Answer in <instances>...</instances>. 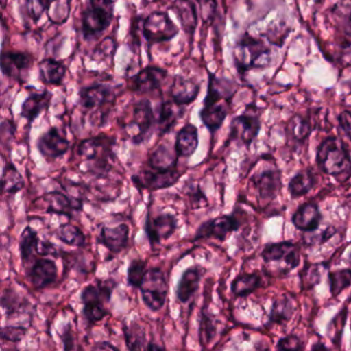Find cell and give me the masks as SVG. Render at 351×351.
<instances>
[{
	"instance_id": "obj_1",
	"label": "cell",
	"mask_w": 351,
	"mask_h": 351,
	"mask_svg": "<svg viewBox=\"0 0 351 351\" xmlns=\"http://www.w3.org/2000/svg\"><path fill=\"white\" fill-rule=\"evenodd\" d=\"M316 162L324 173L339 182H347L351 178L350 155L345 143L338 137H328L320 143Z\"/></svg>"
},
{
	"instance_id": "obj_2",
	"label": "cell",
	"mask_w": 351,
	"mask_h": 351,
	"mask_svg": "<svg viewBox=\"0 0 351 351\" xmlns=\"http://www.w3.org/2000/svg\"><path fill=\"white\" fill-rule=\"evenodd\" d=\"M114 0H87L82 13V32L86 40L101 36L112 24Z\"/></svg>"
},
{
	"instance_id": "obj_3",
	"label": "cell",
	"mask_w": 351,
	"mask_h": 351,
	"mask_svg": "<svg viewBox=\"0 0 351 351\" xmlns=\"http://www.w3.org/2000/svg\"><path fill=\"white\" fill-rule=\"evenodd\" d=\"M156 117L149 100L141 99L132 104L130 119L123 124L126 134L134 145L145 143L153 134Z\"/></svg>"
},
{
	"instance_id": "obj_4",
	"label": "cell",
	"mask_w": 351,
	"mask_h": 351,
	"mask_svg": "<svg viewBox=\"0 0 351 351\" xmlns=\"http://www.w3.org/2000/svg\"><path fill=\"white\" fill-rule=\"evenodd\" d=\"M269 54L270 50L265 46L264 43L246 34L236 45L234 62L237 71L243 73L250 69H260L269 65Z\"/></svg>"
},
{
	"instance_id": "obj_5",
	"label": "cell",
	"mask_w": 351,
	"mask_h": 351,
	"mask_svg": "<svg viewBox=\"0 0 351 351\" xmlns=\"http://www.w3.org/2000/svg\"><path fill=\"white\" fill-rule=\"evenodd\" d=\"M143 303L151 311H160L167 300L168 285L165 273L160 268L147 269V274L141 287Z\"/></svg>"
},
{
	"instance_id": "obj_6",
	"label": "cell",
	"mask_w": 351,
	"mask_h": 351,
	"mask_svg": "<svg viewBox=\"0 0 351 351\" xmlns=\"http://www.w3.org/2000/svg\"><path fill=\"white\" fill-rule=\"evenodd\" d=\"M180 32V28L170 19L166 12H154L149 14L143 25V34L149 48L153 45L169 42Z\"/></svg>"
},
{
	"instance_id": "obj_7",
	"label": "cell",
	"mask_w": 351,
	"mask_h": 351,
	"mask_svg": "<svg viewBox=\"0 0 351 351\" xmlns=\"http://www.w3.org/2000/svg\"><path fill=\"white\" fill-rule=\"evenodd\" d=\"M260 129V110L254 104H248L240 116L232 120L230 139L240 141L248 147L258 136Z\"/></svg>"
},
{
	"instance_id": "obj_8",
	"label": "cell",
	"mask_w": 351,
	"mask_h": 351,
	"mask_svg": "<svg viewBox=\"0 0 351 351\" xmlns=\"http://www.w3.org/2000/svg\"><path fill=\"white\" fill-rule=\"evenodd\" d=\"M182 174L184 172L180 171L178 166L169 169H153L149 167L137 176H133L131 180L137 188L163 190L178 184Z\"/></svg>"
},
{
	"instance_id": "obj_9",
	"label": "cell",
	"mask_w": 351,
	"mask_h": 351,
	"mask_svg": "<svg viewBox=\"0 0 351 351\" xmlns=\"http://www.w3.org/2000/svg\"><path fill=\"white\" fill-rule=\"evenodd\" d=\"M114 139L101 134L84 139L77 147V154L87 161H94L99 168H108V159L112 155Z\"/></svg>"
},
{
	"instance_id": "obj_10",
	"label": "cell",
	"mask_w": 351,
	"mask_h": 351,
	"mask_svg": "<svg viewBox=\"0 0 351 351\" xmlns=\"http://www.w3.org/2000/svg\"><path fill=\"white\" fill-rule=\"evenodd\" d=\"M178 228V219L172 213H159L157 217H152L151 213H147L145 230L152 246L169 239Z\"/></svg>"
},
{
	"instance_id": "obj_11",
	"label": "cell",
	"mask_w": 351,
	"mask_h": 351,
	"mask_svg": "<svg viewBox=\"0 0 351 351\" xmlns=\"http://www.w3.org/2000/svg\"><path fill=\"white\" fill-rule=\"evenodd\" d=\"M116 90L106 84H96L79 92V104L85 110L110 108L116 100Z\"/></svg>"
},
{
	"instance_id": "obj_12",
	"label": "cell",
	"mask_w": 351,
	"mask_h": 351,
	"mask_svg": "<svg viewBox=\"0 0 351 351\" xmlns=\"http://www.w3.org/2000/svg\"><path fill=\"white\" fill-rule=\"evenodd\" d=\"M240 223L234 215H221L204 221L197 230L195 240L213 238L225 241L228 235L239 229Z\"/></svg>"
},
{
	"instance_id": "obj_13",
	"label": "cell",
	"mask_w": 351,
	"mask_h": 351,
	"mask_svg": "<svg viewBox=\"0 0 351 351\" xmlns=\"http://www.w3.org/2000/svg\"><path fill=\"white\" fill-rule=\"evenodd\" d=\"M36 147L47 161L52 162L69 152L71 143L57 127H52L38 139Z\"/></svg>"
},
{
	"instance_id": "obj_14",
	"label": "cell",
	"mask_w": 351,
	"mask_h": 351,
	"mask_svg": "<svg viewBox=\"0 0 351 351\" xmlns=\"http://www.w3.org/2000/svg\"><path fill=\"white\" fill-rule=\"evenodd\" d=\"M250 184L256 190L258 201L270 202L277 196L280 189V173L275 168L260 170L252 176Z\"/></svg>"
},
{
	"instance_id": "obj_15",
	"label": "cell",
	"mask_w": 351,
	"mask_h": 351,
	"mask_svg": "<svg viewBox=\"0 0 351 351\" xmlns=\"http://www.w3.org/2000/svg\"><path fill=\"white\" fill-rule=\"evenodd\" d=\"M32 62V57L26 53L3 51L1 55V73L5 77L25 83Z\"/></svg>"
},
{
	"instance_id": "obj_16",
	"label": "cell",
	"mask_w": 351,
	"mask_h": 351,
	"mask_svg": "<svg viewBox=\"0 0 351 351\" xmlns=\"http://www.w3.org/2000/svg\"><path fill=\"white\" fill-rule=\"evenodd\" d=\"M167 75L165 69L157 66H147L132 77L129 87L134 93H151L161 88Z\"/></svg>"
},
{
	"instance_id": "obj_17",
	"label": "cell",
	"mask_w": 351,
	"mask_h": 351,
	"mask_svg": "<svg viewBox=\"0 0 351 351\" xmlns=\"http://www.w3.org/2000/svg\"><path fill=\"white\" fill-rule=\"evenodd\" d=\"M27 278L36 289H47L58 278V267L51 258H38L27 270Z\"/></svg>"
},
{
	"instance_id": "obj_18",
	"label": "cell",
	"mask_w": 351,
	"mask_h": 351,
	"mask_svg": "<svg viewBox=\"0 0 351 351\" xmlns=\"http://www.w3.org/2000/svg\"><path fill=\"white\" fill-rule=\"evenodd\" d=\"M40 200L42 201L45 213L66 215L69 217H73L75 211L81 210L83 204L79 199L71 198L58 191L46 193L44 196L40 197Z\"/></svg>"
},
{
	"instance_id": "obj_19",
	"label": "cell",
	"mask_w": 351,
	"mask_h": 351,
	"mask_svg": "<svg viewBox=\"0 0 351 351\" xmlns=\"http://www.w3.org/2000/svg\"><path fill=\"white\" fill-rule=\"evenodd\" d=\"M266 263L285 262L287 270H293L300 264V254L297 246L291 242H279L268 244L262 252Z\"/></svg>"
},
{
	"instance_id": "obj_20",
	"label": "cell",
	"mask_w": 351,
	"mask_h": 351,
	"mask_svg": "<svg viewBox=\"0 0 351 351\" xmlns=\"http://www.w3.org/2000/svg\"><path fill=\"white\" fill-rule=\"evenodd\" d=\"M130 229L126 223H121L117 227H104L100 230L97 242L106 246L112 254H118L127 247L129 243Z\"/></svg>"
},
{
	"instance_id": "obj_21",
	"label": "cell",
	"mask_w": 351,
	"mask_h": 351,
	"mask_svg": "<svg viewBox=\"0 0 351 351\" xmlns=\"http://www.w3.org/2000/svg\"><path fill=\"white\" fill-rule=\"evenodd\" d=\"M200 90V84L184 75H178L174 77L172 82L169 94L171 96V100H173L176 104L184 106L197 99Z\"/></svg>"
},
{
	"instance_id": "obj_22",
	"label": "cell",
	"mask_w": 351,
	"mask_h": 351,
	"mask_svg": "<svg viewBox=\"0 0 351 351\" xmlns=\"http://www.w3.org/2000/svg\"><path fill=\"white\" fill-rule=\"evenodd\" d=\"M203 268L196 265L182 272L176 287V298L182 304L189 303L196 295L202 278Z\"/></svg>"
},
{
	"instance_id": "obj_23",
	"label": "cell",
	"mask_w": 351,
	"mask_h": 351,
	"mask_svg": "<svg viewBox=\"0 0 351 351\" xmlns=\"http://www.w3.org/2000/svg\"><path fill=\"white\" fill-rule=\"evenodd\" d=\"M230 104V101L203 102L199 117L211 133L217 132L225 122L229 114Z\"/></svg>"
},
{
	"instance_id": "obj_24",
	"label": "cell",
	"mask_w": 351,
	"mask_h": 351,
	"mask_svg": "<svg viewBox=\"0 0 351 351\" xmlns=\"http://www.w3.org/2000/svg\"><path fill=\"white\" fill-rule=\"evenodd\" d=\"M171 10L180 20L182 29L192 40L198 26V10L196 3L193 0H174Z\"/></svg>"
},
{
	"instance_id": "obj_25",
	"label": "cell",
	"mask_w": 351,
	"mask_h": 351,
	"mask_svg": "<svg viewBox=\"0 0 351 351\" xmlns=\"http://www.w3.org/2000/svg\"><path fill=\"white\" fill-rule=\"evenodd\" d=\"M320 221H322V213L318 208V205L313 202L301 205L291 219L293 226L298 230L305 232L315 231L319 227Z\"/></svg>"
},
{
	"instance_id": "obj_26",
	"label": "cell",
	"mask_w": 351,
	"mask_h": 351,
	"mask_svg": "<svg viewBox=\"0 0 351 351\" xmlns=\"http://www.w3.org/2000/svg\"><path fill=\"white\" fill-rule=\"evenodd\" d=\"M199 147L198 129L195 125H184L176 135V149L178 157L190 158L194 155Z\"/></svg>"
},
{
	"instance_id": "obj_27",
	"label": "cell",
	"mask_w": 351,
	"mask_h": 351,
	"mask_svg": "<svg viewBox=\"0 0 351 351\" xmlns=\"http://www.w3.org/2000/svg\"><path fill=\"white\" fill-rule=\"evenodd\" d=\"M182 114L184 108L176 104L173 100L162 102L158 108V116L156 117V125L159 129L160 134L163 135L169 132Z\"/></svg>"
},
{
	"instance_id": "obj_28",
	"label": "cell",
	"mask_w": 351,
	"mask_h": 351,
	"mask_svg": "<svg viewBox=\"0 0 351 351\" xmlns=\"http://www.w3.org/2000/svg\"><path fill=\"white\" fill-rule=\"evenodd\" d=\"M51 98H52V94L47 90L30 94L22 104V118L26 119L29 123L34 122L40 116L43 110L49 108L51 104Z\"/></svg>"
},
{
	"instance_id": "obj_29",
	"label": "cell",
	"mask_w": 351,
	"mask_h": 351,
	"mask_svg": "<svg viewBox=\"0 0 351 351\" xmlns=\"http://www.w3.org/2000/svg\"><path fill=\"white\" fill-rule=\"evenodd\" d=\"M38 73L46 85H60L66 75V66L55 59H45L38 64Z\"/></svg>"
},
{
	"instance_id": "obj_30",
	"label": "cell",
	"mask_w": 351,
	"mask_h": 351,
	"mask_svg": "<svg viewBox=\"0 0 351 351\" xmlns=\"http://www.w3.org/2000/svg\"><path fill=\"white\" fill-rule=\"evenodd\" d=\"M178 156L176 149L172 151L168 145H160L149 154L147 166L153 169H169L178 166Z\"/></svg>"
},
{
	"instance_id": "obj_31",
	"label": "cell",
	"mask_w": 351,
	"mask_h": 351,
	"mask_svg": "<svg viewBox=\"0 0 351 351\" xmlns=\"http://www.w3.org/2000/svg\"><path fill=\"white\" fill-rule=\"evenodd\" d=\"M123 332L125 343L129 350H147L149 343L147 342V335L143 326L136 322H131L129 326L124 324Z\"/></svg>"
},
{
	"instance_id": "obj_32",
	"label": "cell",
	"mask_w": 351,
	"mask_h": 351,
	"mask_svg": "<svg viewBox=\"0 0 351 351\" xmlns=\"http://www.w3.org/2000/svg\"><path fill=\"white\" fill-rule=\"evenodd\" d=\"M40 241L38 232L32 229L30 226H27L22 231L21 235H20L19 250L23 264L29 262L34 252L38 250Z\"/></svg>"
},
{
	"instance_id": "obj_33",
	"label": "cell",
	"mask_w": 351,
	"mask_h": 351,
	"mask_svg": "<svg viewBox=\"0 0 351 351\" xmlns=\"http://www.w3.org/2000/svg\"><path fill=\"white\" fill-rule=\"evenodd\" d=\"M315 184V178L309 170L299 172L291 178L289 184V194L293 198L305 196L313 189Z\"/></svg>"
},
{
	"instance_id": "obj_34",
	"label": "cell",
	"mask_w": 351,
	"mask_h": 351,
	"mask_svg": "<svg viewBox=\"0 0 351 351\" xmlns=\"http://www.w3.org/2000/svg\"><path fill=\"white\" fill-rule=\"evenodd\" d=\"M56 238L62 243L69 246H75V247H83L87 242L83 231L77 226L71 225L69 223L59 226L56 231Z\"/></svg>"
},
{
	"instance_id": "obj_35",
	"label": "cell",
	"mask_w": 351,
	"mask_h": 351,
	"mask_svg": "<svg viewBox=\"0 0 351 351\" xmlns=\"http://www.w3.org/2000/svg\"><path fill=\"white\" fill-rule=\"evenodd\" d=\"M261 277L256 273H244L234 279L231 291L237 297H245L261 285Z\"/></svg>"
},
{
	"instance_id": "obj_36",
	"label": "cell",
	"mask_w": 351,
	"mask_h": 351,
	"mask_svg": "<svg viewBox=\"0 0 351 351\" xmlns=\"http://www.w3.org/2000/svg\"><path fill=\"white\" fill-rule=\"evenodd\" d=\"M25 186L23 176L13 163L8 162L3 171V193L17 194Z\"/></svg>"
},
{
	"instance_id": "obj_37",
	"label": "cell",
	"mask_w": 351,
	"mask_h": 351,
	"mask_svg": "<svg viewBox=\"0 0 351 351\" xmlns=\"http://www.w3.org/2000/svg\"><path fill=\"white\" fill-rule=\"evenodd\" d=\"M52 0H20V8L24 18L38 23L40 18L48 12Z\"/></svg>"
},
{
	"instance_id": "obj_38",
	"label": "cell",
	"mask_w": 351,
	"mask_h": 351,
	"mask_svg": "<svg viewBox=\"0 0 351 351\" xmlns=\"http://www.w3.org/2000/svg\"><path fill=\"white\" fill-rule=\"evenodd\" d=\"M293 313V302L287 297L277 299L271 310L270 320L274 324L289 322Z\"/></svg>"
},
{
	"instance_id": "obj_39",
	"label": "cell",
	"mask_w": 351,
	"mask_h": 351,
	"mask_svg": "<svg viewBox=\"0 0 351 351\" xmlns=\"http://www.w3.org/2000/svg\"><path fill=\"white\" fill-rule=\"evenodd\" d=\"M25 300L21 299L18 293L14 289H7L3 291L1 297V307L5 309L8 318L13 315H17L18 313L25 309Z\"/></svg>"
},
{
	"instance_id": "obj_40",
	"label": "cell",
	"mask_w": 351,
	"mask_h": 351,
	"mask_svg": "<svg viewBox=\"0 0 351 351\" xmlns=\"http://www.w3.org/2000/svg\"><path fill=\"white\" fill-rule=\"evenodd\" d=\"M287 130L295 141L302 143V141H306L311 133V124L308 119L297 114L289 121Z\"/></svg>"
},
{
	"instance_id": "obj_41",
	"label": "cell",
	"mask_w": 351,
	"mask_h": 351,
	"mask_svg": "<svg viewBox=\"0 0 351 351\" xmlns=\"http://www.w3.org/2000/svg\"><path fill=\"white\" fill-rule=\"evenodd\" d=\"M147 261L141 260V258L131 261L128 270H127V281L130 287L141 289L143 279L147 274Z\"/></svg>"
},
{
	"instance_id": "obj_42",
	"label": "cell",
	"mask_w": 351,
	"mask_h": 351,
	"mask_svg": "<svg viewBox=\"0 0 351 351\" xmlns=\"http://www.w3.org/2000/svg\"><path fill=\"white\" fill-rule=\"evenodd\" d=\"M330 280V291L334 297L340 295L341 291L351 285V269L337 270L328 274Z\"/></svg>"
},
{
	"instance_id": "obj_43",
	"label": "cell",
	"mask_w": 351,
	"mask_h": 351,
	"mask_svg": "<svg viewBox=\"0 0 351 351\" xmlns=\"http://www.w3.org/2000/svg\"><path fill=\"white\" fill-rule=\"evenodd\" d=\"M71 13V0H53L48 10V17L53 23L63 24Z\"/></svg>"
},
{
	"instance_id": "obj_44",
	"label": "cell",
	"mask_w": 351,
	"mask_h": 351,
	"mask_svg": "<svg viewBox=\"0 0 351 351\" xmlns=\"http://www.w3.org/2000/svg\"><path fill=\"white\" fill-rule=\"evenodd\" d=\"M108 311L104 307V303L84 304L83 316L90 326L97 324L108 316Z\"/></svg>"
},
{
	"instance_id": "obj_45",
	"label": "cell",
	"mask_w": 351,
	"mask_h": 351,
	"mask_svg": "<svg viewBox=\"0 0 351 351\" xmlns=\"http://www.w3.org/2000/svg\"><path fill=\"white\" fill-rule=\"evenodd\" d=\"M215 334V326L213 324V319L209 317L208 314L202 313L201 317L200 330H199V335H200L201 345L209 344Z\"/></svg>"
},
{
	"instance_id": "obj_46",
	"label": "cell",
	"mask_w": 351,
	"mask_h": 351,
	"mask_svg": "<svg viewBox=\"0 0 351 351\" xmlns=\"http://www.w3.org/2000/svg\"><path fill=\"white\" fill-rule=\"evenodd\" d=\"M27 334L25 326H5L1 328V339L9 342L18 343L23 340Z\"/></svg>"
},
{
	"instance_id": "obj_47",
	"label": "cell",
	"mask_w": 351,
	"mask_h": 351,
	"mask_svg": "<svg viewBox=\"0 0 351 351\" xmlns=\"http://www.w3.org/2000/svg\"><path fill=\"white\" fill-rule=\"evenodd\" d=\"M188 197L190 199L191 205L193 209L202 208L208 204L206 196L201 190L198 184H191L190 190L188 192Z\"/></svg>"
},
{
	"instance_id": "obj_48",
	"label": "cell",
	"mask_w": 351,
	"mask_h": 351,
	"mask_svg": "<svg viewBox=\"0 0 351 351\" xmlns=\"http://www.w3.org/2000/svg\"><path fill=\"white\" fill-rule=\"evenodd\" d=\"M303 343L295 336H287L280 339L277 343V349L283 350V349H289V350H300L303 349Z\"/></svg>"
},
{
	"instance_id": "obj_49",
	"label": "cell",
	"mask_w": 351,
	"mask_h": 351,
	"mask_svg": "<svg viewBox=\"0 0 351 351\" xmlns=\"http://www.w3.org/2000/svg\"><path fill=\"white\" fill-rule=\"evenodd\" d=\"M36 252L42 256H54V258L60 256L58 248H57L52 242L46 241V240H40Z\"/></svg>"
},
{
	"instance_id": "obj_50",
	"label": "cell",
	"mask_w": 351,
	"mask_h": 351,
	"mask_svg": "<svg viewBox=\"0 0 351 351\" xmlns=\"http://www.w3.org/2000/svg\"><path fill=\"white\" fill-rule=\"evenodd\" d=\"M338 122L343 132L351 141V112H347V110L341 112L338 117Z\"/></svg>"
},
{
	"instance_id": "obj_51",
	"label": "cell",
	"mask_w": 351,
	"mask_h": 351,
	"mask_svg": "<svg viewBox=\"0 0 351 351\" xmlns=\"http://www.w3.org/2000/svg\"><path fill=\"white\" fill-rule=\"evenodd\" d=\"M60 338L61 340H62L64 350H73V349H75V340H73L71 324H67L66 328H64L62 334L60 335Z\"/></svg>"
},
{
	"instance_id": "obj_52",
	"label": "cell",
	"mask_w": 351,
	"mask_h": 351,
	"mask_svg": "<svg viewBox=\"0 0 351 351\" xmlns=\"http://www.w3.org/2000/svg\"><path fill=\"white\" fill-rule=\"evenodd\" d=\"M93 349L94 350H119L118 347L114 346L108 341H100V342L95 343Z\"/></svg>"
},
{
	"instance_id": "obj_53",
	"label": "cell",
	"mask_w": 351,
	"mask_h": 351,
	"mask_svg": "<svg viewBox=\"0 0 351 351\" xmlns=\"http://www.w3.org/2000/svg\"><path fill=\"white\" fill-rule=\"evenodd\" d=\"M341 59H343V61H345L347 65L351 64V43L343 47Z\"/></svg>"
},
{
	"instance_id": "obj_54",
	"label": "cell",
	"mask_w": 351,
	"mask_h": 351,
	"mask_svg": "<svg viewBox=\"0 0 351 351\" xmlns=\"http://www.w3.org/2000/svg\"><path fill=\"white\" fill-rule=\"evenodd\" d=\"M164 349H165L164 346H159V345L154 344V343H149L147 350H164Z\"/></svg>"
},
{
	"instance_id": "obj_55",
	"label": "cell",
	"mask_w": 351,
	"mask_h": 351,
	"mask_svg": "<svg viewBox=\"0 0 351 351\" xmlns=\"http://www.w3.org/2000/svg\"><path fill=\"white\" fill-rule=\"evenodd\" d=\"M312 349H326V346H324V345H315V346L312 347Z\"/></svg>"
},
{
	"instance_id": "obj_56",
	"label": "cell",
	"mask_w": 351,
	"mask_h": 351,
	"mask_svg": "<svg viewBox=\"0 0 351 351\" xmlns=\"http://www.w3.org/2000/svg\"><path fill=\"white\" fill-rule=\"evenodd\" d=\"M342 1H345V0H342Z\"/></svg>"
}]
</instances>
